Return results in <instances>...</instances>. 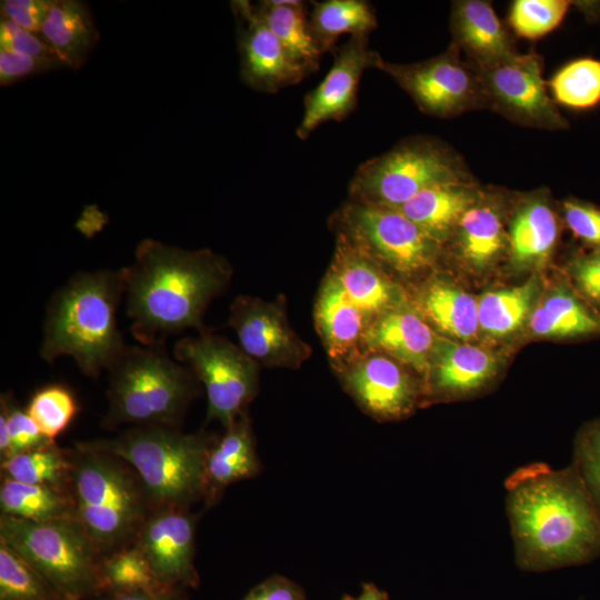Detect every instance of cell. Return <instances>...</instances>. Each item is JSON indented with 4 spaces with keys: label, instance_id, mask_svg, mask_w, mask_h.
<instances>
[{
    "label": "cell",
    "instance_id": "f6af8a7d",
    "mask_svg": "<svg viewBox=\"0 0 600 600\" xmlns=\"http://www.w3.org/2000/svg\"><path fill=\"white\" fill-rule=\"evenodd\" d=\"M0 49L36 58H59L40 33L28 31L6 18L0 20Z\"/></svg>",
    "mask_w": 600,
    "mask_h": 600
},
{
    "label": "cell",
    "instance_id": "7a4b0ae2",
    "mask_svg": "<svg viewBox=\"0 0 600 600\" xmlns=\"http://www.w3.org/2000/svg\"><path fill=\"white\" fill-rule=\"evenodd\" d=\"M126 313L141 344L166 343L188 329L207 331L203 316L228 287L232 268L210 249L186 250L147 238L123 267Z\"/></svg>",
    "mask_w": 600,
    "mask_h": 600
},
{
    "label": "cell",
    "instance_id": "8fae6325",
    "mask_svg": "<svg viewBox=\"0 0 600 600\" xmlns=\"http://www.w3.org/2000/svg\"><path fill=\"white\" fill-rule=\"evenodd\" d=\"M376 69L391 77L426 114L449 119L487 109L477 68L452 42L444 52L419 62L394 63L380 57Z\"/></svg>",
    "mask_w": 600,
    "mask_h": 600
},
{
    "label": "cell",
    "instance_id": "484cf974",
    "mask_svg": "<svg viewBox=\"0 0 600 600\" xmlns=\"http://www.w3.org/2000/svg\"><path fill=\"white\" fill-rule=\"evenodd\" d=\"M40 34L71 69L86 63L99 39L89 6L79 0H53Z\"/></svg>",
    "mask_w": 600,
    "mask_h": 600
},
{
    "label": "cell",
    "instance_id": "ee69618b",
    "mask_svg": "<svg viewBox=\"0 0 600 600\" xmlns=\"http://www.w3.org/2000/svg\"><path fill=\"white\" fill-rule=\"evenodd\" d=\"M67 67L60 58H36L0 49V84L7 87L27 77Z\"/></svg>",
    "mask_w": 600,
    "mask_h": 600
},
{
    "label": "cell",
    "instance_id": "ab89813d",
    "mask_svg": "<svg viewBox=\"0 0 600 600\" xmlns=\"http://www.w3.org/2000/svg\"><path fill=\"white\" fill-rule=\"evenodd\" d=\"M572 464L600 511V419L588 423L578 433Z\"/></svg>",
    "mask_w": 600,
    "mask_h": 600
},
{
    "label": "cell",
    "instance_id": "6da1fadb",
    "mask_svg": "<svg viewBox=\"0 0 600 600\" xmlns=\"http://www.w3.org/2000/svg\"><path fill=\"white\" fill-rule=\"evenodd\" d=\"M504 488L518 568L543 572L600 557V511L572 463L522 466Z\"/></svg>",
    "mask_w": 600,
    "mask_h": 600
},
{
    "label": "cell",
    "instance_id": "f35d334b",
    "mask_svg": "<svg viewBox=\"0 0 600 600\" xmlns=\"http://www.w3.org/2000/svg\"><path fill=\"white\" fill-rule=\"evenodd\" d=\"M570 6L567 0H516L510 7L509 24L519 37L536 40L558 28Z\"/></svg>",
    "mask_w": 600,
    "mask_h": 600
},
{
    "label": "cell",
    "instance_id": "f907efd6",
    "mask_svg": "<svg viewBox=\"0 0 600 600\" xmlns=\"http://www.w3.org/2000/svg\"><path fill=\"white\" fill-rule=\"evenodd\" d=\"M91 600H104V598H102V599H91Z\"/></svg>",
    "mask_w": 600,
    "mask_h": 600
},
{
    "label": "cell",
    "instance_id": "277c9868",
    "mask_svg": "<svg viewBox=\"0 0 600 600\" xmlns=\"http://www.w3.org/2000/svg\"><path fill=\"white\" fill-rule=\"evenodd\" d=\"M216 438L164 426L131 427L117 437L76 442L124 461L138 476L153 510L189 506L204 493V466Z\"/></svg>",
    "mask_w": 600,
    "mask_h": 600
},
{
    "label": "cell",
    "instance_id": "44dd1931",
    "mask_svg": "<svg viewBox=\"0 0 600 600\" xmlns=\"http://www.w3.org/2000/svg\"><path fill=\"white\" fill-rule=\"evenodd\" d=\"M329 276L369 319L393 308L394 288L379 269L378 262L342 238H338Z\"/></svg>",
    "mask_w": 600,
    "mask_h": 600
},
{
    "label": "cell",
    "instance_id": "bcb514c9",
    "mask_svg": "<svg viewBox=\"0 0 600 600\" xmlns=\"http://www.w3.org/2000/svg\"><path fill=\"white\" fill-rule=\"evenodd\" d=\"M53 0H3L1 18L16 22L21 28L40 33Z\"/></svg>",
    "mask_w": 600,
    "mask_h": 600
},
{
    "label": "cell",
    "instance_id": "4316f807",
    "mask_svg": "<svg viewBox=\"0 0 600 600\" xmlns=\"http://www.w3.org/2000/svg\"><path fill=\"white\" fill-rule=\"evenodd\" d=\"M496 372V361L487 351L459 344L440 347L429 382L434 397H459L480 390Z\"/></svg>",
    "mask_w": 600,
    "mask_h": 600
},
{
    "label": "cell",
    "instance_id": "9a60e30c",
    "mask_svg": "<svg viewBox=\"0 0 600 600\" xmlns=\"http://www.w3.org/2000/svg\"><path fill=\"white\" fill-rule=\"evenodd\" d=\"M337 370L358 406L380 421L407 417L421 398V388L411 376L383 354H358Z\"/></svg>",
    "mask_w": 600,
    "mask_h": 600
},
{
    "label": "cell",
    "instance_id": "7c38bea8",
    "mask_svg": "<svg viewBox=\"0 0 600 600\" xmlns=\"http://www.w3.org/2000/svg\"><path fill=\"white\" fill-rule=\"evenodd\" d=\"M487 109L527 128L564 130L568 120L549 96L542 58L517 52L487 68H477Z\"/></svg>",
    "mask_w": 600,
    "mask_h": 600
},
{
    "label": "cell",
    "instance_id": "7bdbcfd3",
    "mask_svg": "<svg viewBox=\"0 0 600 600\" xmlns=\"http://www.w3.org/2000/svg\"><path fill=\"white\" fill-rule=\"evenodd\" d=\"M569 271L577 293L600 313V249L576 254Z\"/></svg>",
    "mask_w": 600,
    "mask_h": 600
},
{
    "label": "cell",
    "instance_id": "8992f818",
    "mask_svg": "<svg viewBox=\"0 0 600 600\" xmlns=\"http://www.w3.org/2000/svg\"><path fill=\"white\" fill-rule=\"evenodd\" d=\"M70 491L74 516L99 552L134 540L152 508L134 471L121 459L74 444Z\"/></svg>",
    "mask_w": 600,
    "mask_h": 600
},
{
    "label": "cell",
    "instance_id": "60d3db41",
    "mask_svg": "<svg viewBox=\"0 0 600 600\" xmlns=\"http://www.w3.org/2000/svg\"><path fill=\"white\" fill-rule=\"evenodd\" d=\"M0 414L4 417L10 437V457L52 442L41 433L27 410L21 409L8 394L1 396Z\"/></svg>",
    "mask_w": 600,
    "mask_h": 600
},
{
    "label": "cell",
    "instance_id": "8d00e7d4",
    "mask_svg": "<svg viewBox=\"0 0 600 600\" xmlns=\"http://www.w3.org/2000/svg\"><path fill=\"white\" fill-rule=\"evenodd\" d=\"M0 600H64L23 558L0 542Z\"/></svg>",
    "mask_w": 600,
    "mask_h": 600
},
{
    "label": "cell",
    "instance_id": "f1b7e54d",
    "mask_svg": "<svg viewBox=\"0 0 600 600\" xmlns=\"http://www.w3.org/2000/svg\"><path fill=\"white\" fill-rule=\"evenodd\" d=\"M0 509L1 514L40 522L76 518L70 486L29 484L3 477Z\"/></svg>",
    "mask_w": 600,
    "mask_h": 600
},
{
    "label": "cell",
    "instance_id": "7402d4cb",
    "mask_svg": "<svg viewBox=\"0 0 600 600\" xmlns=\"http://www.w3.org/2000/svg\"><path fill=\"white\" fill-rule=\"evenodd\" d=\"M316 321L329 356L337 362V368L359 354V346L363 343L370 319L346 297L330 276L327 277L318 296Z\"/></svg>",
    "mask_w": 600,
    "mask_h": 600
},
{
    "label": "cell",
    "instance_id": "7dc6e473",
    "mask_svg": "<svg viewBox=\"0 0 600 600\" xmlns=\"http://www.w3.org/2000/svg\"><path fill=\"white\" fill-rule=\"evenodd\" d=\"M242 600H308L304 590L291 579L272 574L254 586Z\"/></svg>",
    "mask_w": 600,
    "mask_h": 600
},
{
    "label": "cell",
    "instance_id": "b9f144b4",
    "mask_svg": "<svg viewBox=\"0 0 600 600\" xmlns=\"http://www.w3.org/2000/svg\"><path fill=\"white\" fill-rule=\"evenodd\" d=\"M564 223L576 238L591 249H600V208L579 199L561 204Z\"/></svg>",
    "mask_w": 600,
    "mask_h": 600
},
{
    "label": "cell",
    "instance_id": "f546056e",
    "mask_svg": "<svg viewBox=\"0 0 600 600\" xmlns=\"http://www.w3.org/2000/svg\"><path fill=\"white\" fill-rule=\"evenodd\" d=\"M378 27L376 11L364 0H324L312 2L309 28L321 53L334 50L343 34H370Z\"/></svg>",
    "mask_w": 600,
    "mask_h": 600
},
{
    "label": "cell",
    "instance_id": "d4e9b609",
    "mask_svg": "<svg viewBox=\"0 0 600 600\" xmlns=\"http://www.w3.org/2000/svg\"><path fill=\"white\" fill-rule=\"evenodd\" d=\"M481 191L476 182L439 184L423 190L397 210L440 244L452 234Z\"/></svg>",
    "mask_w": 600,
    "mask_h": 600
},
{
    "label": "cell",
    "instance_id": "681fc988",
    "mask_svg": "<svg viewBox=\"0 0 600 600\" xmlns=\"http://www.w3.org/2000/svg\"><path fill=\"white\" fill-rule=\"evenodd\" d=\"M341 600H389V594L373 582H364L358 597L344 594Z\"/></svg>",
    "mask_w": 600,
    "mask_h": 600
},
{
    "label": "cell",
    "instance_id": "e0dca14e",
    "mask_svg": "<svg viewBox=\"0 0 600 600\" xmlns=\"http://www.w3.org/2000/svg\"><path fill=\"white\" fill-rule=\"evenodd\" d=\"M196 517L189 508L152 510L134 539L157 579L170 587L199 584L194 566Z\"/></svg>",
    "mask_w": 600,
    "mask_h": 600
},
{
    "label": "cell",
    "instance_id": "5bb4252c",
    "mask_svg": "<svg viewBox=\"0 0 600 600\" xmlns=\"http://www.w3.org/2000/svg\"><path fill=\"white\" fill-rule=\"evenodd\" d=\"M370 34L350 37L334 48V59L322 81L303 99V114L297 137L307 139L328 121H342L357 107L358 90L363 72L376 68L380 54L369 48Z\"/></svg>",
    "mask_w": 600,
    "mask_h": 600
},
{
    "label": "cell",
    "instance_id": "d6a6232c",
    "mask_svg": "<svg viewBox=\"0 0 600 600\" xmlns=\"http://www.w3.org/2000/svg\"><path fill=\"white\" fill-rule=\"evenodd\" d=\"M422 307L428 318L452 337L469 339L479 326L478 303L452 286L432 284L423 296Z\"/></svg>",
    "mask_w": 600,
    "mask_h": 600
},
{
    "label": "cell",
    "instance_id": "c3c4849f",
    "mask_svg": "<svg viewBox=\"0 0 600 600\" xmlns=\"http://www.w3.org/2000/svg\"><path fill=\"white\" fill-rule=\"evenodd\" d=\"M104 600H186V598L181 587L164 586L151 590L108 594Z\"/></svg>",
    "mask_w": 600,
    "mask_h": 600
},
{
    "label": "cell",
    "instance_id": "ba28073f",
    "mask_svg": "<svg viewBox=\"0 0 600 600\" xmlns=\"http://www.w3.org/2000/svg\"><path fill=\"white\" fill-rule=\"evenodd\" d=\"M469 182L474 180L458 152L439 139L416 136L361 163L349 196L351 201L397 209L431 187Z\"/></svg>",
    "mask_w": 600,
    "mask_h": 600
},
{
    "label": "cell",
    "instance_id": "d590c367",
    "mask_svg": "<svg viewBox=\"0 0 600 600\" xmlns=\"http://www.w3.org/2000/svg\"><path fill=\"white\" fill-rule=\"evenodd\" d=\"M536 288L533 283L486 293L478 303L479 326L493 336L518 329L526 319Z\"/></svg>",
    "mask_w": 600,
    "mask_h": 600
},
{
    "label": "cell",
    "instance_id": "e575fe53",
    "mask_svg": "<svg viewBox=\"0 0 600 600\" xmlns=\"http://www.w3.org/2000/svg\"><path fill=\"white\" fill-rule=\"evenodd\" d=\"M101 591L108 594L164 587L134 544L109 552L100 561Z\"/></svg>",
    "mask_w": 600,
    "mask_h": 600
},
{
    "label": "cell",
    "instance_id": "ac0fdd59",
    "mask_svg": "<svg viewBox=\"0 0 600 600\" xmlns=\"http://www.w3.org/2000/svg\"><path fill=\"white\" fill-rule=\"evenodd\" d=\"M450 31L451 42L479 69L518 52L512 34L489 1H454L450 13Z\"/></svg>",
    "mask_w": 600,
    "mask_h": 600
},
{
    "label": "cell",
    "instance_id": "836d02e7",
    "mask_svg": "<svg viewBox=\"0 0 600 600\" xmlns=\"http://www.w3.org/2000/svg\"><path fill=\"white\" fill-rule=\"evenodd\" d=\"M549 89L553 101L576 110L591 109L600 103V60L584 57L572 60L551 78Z\"/></svg>",
    "mask_w": 600,
    "mask_h": 600
},
{
    "label": "cell",
    "instance_id": "30bf717a",
    "mask_svg": "<svg viewBox=\"0 0 600 600\" xmlns=\"http://www.w3.org/2000/svg\"><path fill=\"white\" fill-rule=\"evenodd\" d=\"M331 221L338 238L404 273L429 266L440 246L393 208L349 200Z\"/></svg>",
    "mask_w": 600,
    "mask_h": 600
},
{
    "label": "cell",
    "instance_id": "ffe728a7",
    "mask_svg": "<svg viewBox=\"0 0 600 600\" xmlns=\"http://www.w3.org/2000/svg\"><path fill=\"white\" fill-rule=\"evenodd\" d=\"M363 343L369 349L383 351L426 373L430 368L434 337L430 327L416 312L391 308L370 321Z\"/></svg>",
    "mask_w": 600,
    "mask_h": 600
},
{
    "label": "cell",
    "instance_id": "603a6c76",
    "mask_svg": "<svg viewBox=\"0 0 600 600\" xmlns=\"http://www.w3.org/2000/svg\"><path fill=\"white\" fill-rule=\"evenodd\" d=\"M452 233L456 236L458 251L470 264L484 267L496 260L508 247V232L498 192L482 190L477 201L462 214Z\"/></svg>",
    "mask_w": 600,
    "mask_h": 600
},
{
    "label": "cell",
    "instance_id": "5b68a950",
    "mask_svg": "<svg viewBox=\"0 0 600 600\" xmlns=\"http://www.w3.org/2000/svg\"><path fill=\"white\" fill-rule=\"evenodd\" d=\"M106 424L179 428L197 393L189 367L171 358L164 342L126 346L107 370Z\"/></svg>",
    "mask_w": 600,
    "mask_h": 600
},
{
    "label": "cell",
    "instance_id": "4dcf8cb0",
    "mask_svg": "<svg viewBox=\"0 0 600 600\" xmlns=\"http://www.w3.org/2000/svg\"><path fill=\"white\" fill-rule=\"evenodd\" d=\"M531 330L539 336L582 338L600 333V313L579 294L561 289L532 313Z\"/></svg>",
    "mask_w": 600,
    "mask_h": 600
},
{
    "label": "cell",
    "instance_id": "74e56055",
    "mask_svg": "<svg viewBox=\"0 0 600 600\" xmlns=\"http://www.w3.org/2000/svg\"><path fill=\"white\" fill-rule=\"evenodd\" d=\"M26 410L41 433L54 441L74 419L78 403L69 388L48 384L33 393Z\"/></svg>",
    "mask_w": 600,
    "mask_h": 600
},
{
    "label": "cell",
    "instance_id": "9c48e42d",
    "mask_svg": "<svg viewBox=\"0 0 600 600\" xmlns=\"http://www.w3.org/2000/svg\"><path fill=\"white\" fill-rule=\"evenodd\" d=\"M173 358L203 384L207 421H219L226 429L247 412L258 391L260 366L239 346L204 331L178 340Z\"/></svg>",
    "mask_w": 600,
    "mask_h": 600
},
{
    "label": "cell",
    "instance_id": "1f68e13d",
    "mask_svg": "<svg viewBox=\"0 0 600 600\" xmlns=\"http://www.w3.org/2000/svg\"><path fill=\"white\" fill-rule=\"evenodd\" d=\"M72 468L71 451L56 441L13 454L1 462L3 478L29 484L68 487Z\"/></svg>",
    "mask_w": 600,
    "mask_h": 600
},
{
    "label": "cell",
    "instance_id": "cb8c5ba5",
    "mask_svg": "<svg viewBox=\"0 0 600 600\" xmlns=\"http://www.w3.org/2000/svg\"><path fill=\"white\" fill-rule=\"evenodd\" d=\"M559 234L558 216L543 192L522 199L508 226L512 260L519 264L544 260L554 249Z\"/></svg>",
    "mask_w": 600,
    "mask_h": 600
},
{
    "label": "cell",
    "instance_id": "2e32d148",
    "mask_svg": "<svg viewBox=\"0 0 600 600\" xmlns=\"http://www.w3.org/2000/svg\"><path fill=\"white\" fill-rule=\"evenodd\" d=\"M237 19L240 77L253 90L276 93L301 82L309 73L258 17L247 0L231 2Z\"/></svg>",
    "mask_w": 600,
    "mask_h": 600
},
{
    "label": "cell",
    "instance_id": "52a82bcc",
    "mask_svg": "<svg viewBox=\"0 0 600 600\" xmlns=\"http://www.w3.org/2000/svg\"><path fill=\"white\" fill-rule=\"evenodd\" d=\"M0 542L23 558L64 600L102 594L101 553L76 518L40 522L1 514Z\"/></svg>",
    "mask_w": 600,
    "mask_h": 600
},
{
    "label": "cell",
    "instance_id": "4fadbf2b",
    "mask_svg": "<svg viewBox=\"0 0 600 600\" xmlns=\"http://www.w3.org/2000/svg\"><path fill=\"white\" fill-rule=\"evenodd\" d=\"M228 323L238 346L260 367L299 369L311 356L309 344L291 328L281 298L238 296L230 304Z\"/></svg>",
    "mask_w": 600,
    "mask_h": 600
},
{
    "label": "cell",
    "instance_id": "3957f363",
    "mask_svg": "<svg viewBox=\"0 0 600 600\" xmlns=\"http://www.w3.org/2000/svg\"><path fill=\"white\" fill-rule=\"evenodd\" d=\"M122 299V268L71 276L48 301L40 357L48 363L70 357L83 374L97 379L127 346L117 320Z\"/></svg>",
    "mask_w": 600,
    "mask_h": 600
},
{
    "label": "cell",
    "instance_id": "83f0119b",
    "mask_svg": "<svg viewBox=\"0 0 600 600\" xmlns=\"http://www.w3.org/2000/svg\"><path fill=\"white\" fill-rule=\"evenodd\" d=\"M254 10L309 74L319 69L322 53L312 39L309 12L303 1L264 0L254 4Z\"/></svg>",
    "mask_w": 600,
    "mask_h": 600
},
{
    "label": "cell",
    "instance_id": "d6986e66",
    "mask_svg": "<svg viewBox=\"0 0 600 600\" xmlns=\"http://www.w3.org/2000/svg\"><path fill=\"white\" fill-rule=\"evenodd\" d=\"M260 471L256 439L246 412L209 449L204 466L206 504L216 503L230 484L254 478Z\"/></svg>",
    "mask_w": 600,
    "mask_h": 600
}]
</instances>
